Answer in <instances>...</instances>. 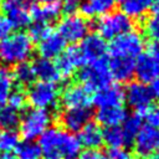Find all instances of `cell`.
Returning <instances> with one entry per match:
<instances>
[{"instance_id":"1","label":"cell","mask_w":159,"mask_h":159,"mask_svg":"<svg viewBox=\"0 0 159 159\" xmlns=\"http://www.w3.org/2000/svg\"><path fill=\"white\" fill-rule=\"evenodd\" d=\"M41 159H75L80 155L81 144L71 132L50 127L39 138Z\"/></svg>"},{"instance_id":"2","label":"cell","mask_w":159,"mask_h":159,"mask_svg":"<svg viewBox=\"0 0 159 159\" xmlns=\"http://www.w3.org/2000/svg\"><path fill=\"white\" fill-rule=\"evenodd\" d=\"M34 52V41L25 31L11 32L0 41V61L6 65H17L27 61Z\"/></svg>"},{"instance_id":"3","label":"cell","mask_w":159,"mask_h":159,"mask_svg":"<svg viewBox=\"0 0 159 159\" xmlns=\"http://www.w3.org/2000/svg\"><path fill=\"white\" fill-rule=\"evenodd\" d=\"M52 124V113L42 108H30L26 109L22 116H20V135L25 140H35L41 137V134L48 129Z\"/></svg>"},{"instance_id":"4","label":"cell","mask_w":159,"mask_h":159,"mask_svg":"<svg viewBox=\"0 0 159 159\" xmlns=\"http://www.w3.org/2000/svg\"><path fill=\"white\" fill-rule=\"evenodd\" d=\"M78 81L81 82V86H83L88 92H96L111 84L112 76L109 72L108 62L102 58L82 66L78 72Z\"/></svg>"},{"instance_id":"5","label":"cell","mask_w":159,"mask_h":159,"mask_svg":"<svg viewBox=\"0 0 159 159\" xmlns=\"http://www.w3.org/2000/svg\"><path fill=\"white\" fill-rule=\"evenodd\" d=\"M144 50V39L140 32L130 30L111 40L108 52L111 57L137 58Z\"/></svg>"},{"instance_id":"6","label":"cell","mask_w":159,"mask_h":159,"mask_svg":"<svg viewBox=\"0 0 159 159\" xmlns=\"http://www.w3.org/2000/svg\"><path fill=\"white\" fill-rule=\"evenodd\" d=\"M133 19H130L122 11L107 12L102 15L96 22L97 34L104 40H112L127 31L133 30Z\"/></svg>"},{"instance_id":"7","label":"cell","mask_w":159,"mask_h":159,"mask_svg":"<svg viewBox=\"0 0 159 159\" xmlns=\"http://www.w3.org/2000/svg\"><path fill=\"white\" fill-rule=\"evenodd\" d=\"M27 102L35 108H56L60 99V89L56 83L37 81L29 86L26 93Z\"/></svg>"},{"instance_id":"8","label":"cell","mask_w":159,"mask_h":159,"mask_svg":"<svg viewBox=\"0 0 159 159\" xmlns=\"http://www.w3.org/2000/svg\"><path fill=\"white\" fill-rule=\"evenodd\" d=\"M91 22L87 17L77 12H68L57 24V32L61 37L72 45L80 42L89 34Z\"/></svg>"},{"instance_id":"9","label":"cell","mask_w":159,"mask_h":159,"mask_svg":"<svg viewBox=\"0 0 159 159\" xmlns=\"http://www.w3.org/2000/svg\"><path fill=\"white\" fill-rule=\"evenodd\" d=\"M154 96L150 87L139 81L130 82L124 89V101L137 111H144L153 103Z\"/></svg>"},{"instance_id":"10","label":"cell","mask_w":159,"mask_h":159,"mask_svg":"<svg viewBox=\"0 0 159 159\" xmlns=\"http://www.w3.org/2000/svg\"><path fill=\"white\" fill-rule=\"evenodd\" d=\"M78 48L83 57L84 65L104 58L106 53L108 52V45L106 40L98 34H88L80 41Z\"/></svg>"},{"instance_id":"11","label":"cell","mask_w":159,"mask_h":159,"mask_svg":"<svg viewBox=\"0 0 159 159\" xmlns=\"http://www.w3.org/2000/svg\"><path fill=\"white\" fill-rule=\"evenodd\" d=\"M134 150L142 158H149L159 149V128L144 125L137 133L134 140Z\"/></svg>"},{"instance_id":"12","label":"cell","mask_w":159,"mask_h":159,"mask_svg":"<svg viewBox=\"0 0 159 159\" xmlns=\"http://www.w3.org/2000/svg\"><path fill=\"white\" fill-rule=\"evenodd\" d=\"M2 14L10 20L14 29H25L31 24V15L29 7L17 2L16 0H2L1 4Z\"/></svg>"},{"instance_id":"13","label":"cell","mask_w":159,"mask_h":159,"mask_svg":"<svg viewBox=\"0 0 159 159\" xmlns=\"http://www.w3.org/2000/svg\"><path fill=\"white\" fill-rule=\"evenodd\" d=\"M61 96V103L66 108H86L92 103L89 92L78 83L68 84Z\"/></svg>"},{"instance_id":"14","label":"cell","mask_w":159,"mask_h":159,"mask_svg":"<svg viewBox=\"0 0 159 159\" xmlns=\"http://www.w3.org/2000/svg\"><path fill=\"white\" fill-rule=\"evenodd\" d=\"M92 112L89 107L86 108H66L61 114V123L66 130L78 133L88 122H91Z\"/></svg>"},{"instance_id":"15","label":"cell","mask_w":159,"mask_h":159,"mask_svg":"<svg viewBox=\"0 0 159 159\" xmlns=\"http://www.w3.org/2000/svg\"><path fill=\"white\" fill-rule=\"evenodd\" d=\"M92 103L97 108L123 106L124 103V91L118 84H108L98 91H96Z\"/></svg>"},{"instance_id":"16","label":"cell","mask_w":159,"mask_h":159,"mask_svg":"<svg viewBox=\"0 0 159 159\" xmlns=\"http://www.w3.org/2000/svg\"><path fill=\"white\" fill-rule=\"evenodd\" d=\"M134 75L142 83H152L159 76V62L149 53H142L135 60Z\"/></svg>"},{"instance_id":"17","label":"cell","mask_w":159,"mask_h":159,"mask_svg":"<svg viewBox=\"0 0 159 159\" xmlns=\"http://www.w3.org/2000/svg\"><path fill=\"white\" fill-rule=\"evenodd\" d=\"M66 43L67 42L61 37V35L52 30L47 36H45L42 40L39 41L37 52L40 57L52 60V58L58 57L65 51Z\"/></svg>"},{"instance_id":"18","label":"cell","mask_w":159,"mask_h":159,"mask_svg":"<svg viewBox=\"0 0 159 159\" xmlns=\"http://www.w3.org/2000/svg\"><path fill=\"white\" fill-rule=\"evenodd\" d=\"M134 66L135 60L129 57H111V61L108 62L112 78L119 83L130 81L134 76Z\"/></svg>"},{"instance_id":"19","label":"cell","mask_w":159,"mask_h":159,"mask_svg":"<svg viewBox=\"0 0 159 159\" xmlns=\"http://www.w3.org/2000/svg\"><path fill=\"white\" fill-rule=\"evenodd\" d=\"M78 142L81 147L87 149H97L103 144V130L98 123L88 122L78 132Z\"/></svg>"},{"instance_id":"20","label":"cell","mask_w":159,"mask_h":159,"mask_svg":"<svg viewBox=\"0 0 159 159\" xmlns=\"http://www.w3.org/2000/svg\"><path fill=\"white\" fill-rule=\"evenodd\" d=\"M31 65L34 68L35 77L39 78V81L52 82V83L61 81V76L53 61L43 57H37Z\"/></svg>"},{"instance_id":"21","label":"cell","mask_w":159,"mask_h":159,"mask_svg":"<svg viewBox=\"0 0 159 159\" xmlns=\"http://www.w3.org/2000/svg\"><path fill=\"white\" fill-rule=\"evenodd\" d=\"M62 12V5L60 1L45 4V5H35L30 10L31 20L37 22H46L50 24L58 19V16Z\"/></svg>"},{"instance_id":"22","label":"cell","mask_w":159,"mask_h":159,"mask_svg":"<svg viewBox=\"0 0 159 159\" xmlns=\"http://www.w3.org/2000/svg\"><path fill=\"white\" fill-rule=\"evenodd\" d=\"M116 2V0H82L78 5L80 14L84 17L102 16L113 11Z\"/></svg>"},{"instance_id":"23","label":"cell","mask_w":159,"mask_h":159,"mask_svg":"<svg viewBox=\"0 0 159 159\" xmlns=\"http://www.w3.org/2000/svg\"><path fill=\"white\" fill-rule=\"evenodd\" d=\"M125 117H127V112H125L123 106L98 108V111L96 113V118L98 120V124H102L104 127L119 125L123 123Z\"/></svg>"},{"instance_id":"24","label":"cell","mask_w":159,"mask_h":159,"mask_svg":"<svg viewBox=\"0 0 159 159\" xmlns=\"http://www.w3.org/2000/svg\"><path fill=\"white\" fill-rule=\"evenodd\" d=\"M153 0H124L120 2L122 12L130 19H140L152 7Z\"/></svg>"},{"instance_id":"25","label":"cell","mask_w":159,"mask_h":159,"mask_svg":"<svg viewBox=\"0 0 159 159\" xmlns=\"http://www.w3.org/2000/svg\"><path fill=\"white\" fill-rule=\"evenodd\" d=\"M143 127V118L142 114L139 113H132L129 116L125 117V119L122 123V130L125 135V139L128 142V145L133 143L137 133L140 130V128Z\"/></svg>"},{"instance_id":"26","label":"cell","mask_w":159,"mask_h":159,"mask_svg":"<svg viewBox=\"0 0 159 159\" xmlns=\"http://www.w3.org/2000/svg\"><path fill=\"white\" fill-rule=\"evenodd\" d=\"M15 88V81L12 73L5 66H0V109L5 107L7 98Z\"/></svg>"},{"instance_id":"27","label":"cell","mask_w":159,"mask_h":159,"mask_svg":"<svg viewBox=\"0 0 159 159\" xmlns=\"http://www.w3.org/2000/svg\"><path fill=\"white\" fill-rule=\"evenodd\" d=\"M103 143H106L111 149L124 148L128 145L125 135L119 125L107 127L106 130H103Z\"/></svg>"},{"instance_id":"28","label":"cell","mask_w":159,"mask_h":159,"mask_svg":"<svg viewBox=\"0 0 159 159\" xmlns=\"http://www.w3.org/2000/svg\"><path fill=\"white\" fill-rule=\"evenodd\" d=\"M11 73H12L14 81H16L20 86H30L34 83V81L36 78L35 73H34L32 65L27 61L15 65V68Z\"/></svg>"},{"instance_id":"29","label":"cell","mask_w":159,"mask_h":159,"mask_svg":"<svg viewBox=\"0 0 159 159\" xmlns=\"http://www.w3.org/2000/svg\"><path fill=\"white\" fill-rule=\"evenodd\" d=\"M14 153L16 159H41V149L35 140L20 142Z\"/></svg>"},{"instance_id":"30","label":"cell","mask_w":159,"mask_h":159,"mask_svg":"<svg viewBox=\"0 0 159 159\" xmlns=\"http://www.w3.org/2000/svg\"><path fill=\"white\" fill-rule=\"evenodd\" d=\"M20 143V134L15 129H4L0 132V152H15Z\"/></svg>"},{"instance_id":"31","label":"cell","mask_w":159,"mask_h":159,"mask_svg":"<svg viewBox=\"0 0 159 159\" xmlns=\"http://www.w3.org/2000/svg\"><path fill=\"white\" fill-rule=\"evenodd\" d=\"M20 112L10 108L2 107L0 109V128L4 129H15L20 123Z\"/></svg>"},{"instance_id":"32","label":"cell","mask_w":159,"mask_h":159,"mask_svg":"<svg viewBox=\"0 0 159 159\" xmlns=\"http://www.w3.org/2000/svg\"><path fill=\"white\" fill-rule=\"evenodd\" d=\"M52 31V27L50 24L46 22H37L34 21L32 24L29 25V36L31 37L32 41H40L42 40L45 36H47L50 32Z\"/></svg>"},{"instance_id":"33","label":"cell","mask_w":159,"mask_h":159,"mask_svg":"<svg viewBox=\"0 0 159 159\" xmlns=\"http://www.w3.org/2000/svg\"><path fill=\"white\" fill-rule=\"evenodd\" d=\"M143 31L148 37L159 40V14H153L144 20Z\"/></svg>"},{"instance_id":"34","label":"cell","mask_w":159,"mask_h":159,"mask_svg":"<svg viewBox=\"0 0 159 159\" xmlns=\"http://www.w3.org/2000/svg\"><path fill=\"white\" fill-rule=\"evenodd\" d=\"M55 65H56L57 71H58V73H60V76H61V80H63V78H70V77L75 73L76 67L73 66V63H72L63 53H61L58 57H56Z\"/></svg>"},{"instance_id":"35","label":"cell","mask_w":159,"mask_h":159,"mask_svg":"<svg viewBox=\"0 0 159 159\" xmlns=\"http://www.w3.org/2000/svg\"><path fill=\"white\" fill-rule=\"evenodd\" d=\"M26 102H27L26 94L21 89L14 88L12 92L10 93L9 98H7L6 104H7V107H10V108H12V109H15L17 112H20L26 106Z\"/></svg>"},{"instance_id":"36","label":"cell","mask_w":159,"mask_h":159,"mask_svg":"<svg viewBox=\"0 0 159 159\" xmlns=\"http://www.w3.org/2000/svg\"><path fill=\"white\" fill-rule=\"evenodd\" d=\"M143 120H145L147 125L159 128V104H150L143 111L142 114Z\"/></svg>"},{"instance_id":"37","label":"cell","mask_w":159,"mask_h":159,"mask_svg":"<svg viewBox=\"0 0 159 159\" xmlns=\"http://www.w3.org/2000/svg\"><path fill=\"white\" fill-rule=\"evenodd\" d=\"M12 30H14V26L10 22V20L2 12H0V41L7 37L12 32Z\"/></svg>"},{"instance_id":"38","label":"cell","mask_w":159,"mask_h":159,"mask_svg":"<svg viewBox=\"0 0 159 159\" xmlns=\"http://www.w3.org/2000/svg\"><path fill=\"white\" fill-rule=\"evenodd\" d=\"M108 158L109 159H134L133 154L130 152L125 150L124 148L111 149L108 153Z\"/></svg>"},{"instance_id":"39","label":"cell","mask_w":159,"mask_h":159,"mask_svg":"<svg viewBox=\"0 0 159 159\" xmlns=\"http://www.w3.org/2000/svg\"><path fill=\"white\" fill-rule=\"evenodd\" d=\"M81 159H109L108 155L102 153L101 150L97 149H88L84 153H82Z\"/></svg>"},{"instance_id":"40","label":"cell","mask_w":159,"mask_h":159,"mask_svg":"<svg viewBox=\"0 0 159 159\" xmlns=\"http://www.w3.org/2000/svg\"><path fill=\"white\" fill-rule=\"evenodd\" d=\"M148 53L159 62V40H153L148 46Z\"/></svg>"},{"instance_id":"41","label":"cell","mask_w":159,"mask_h":159,"mask_svg":"<svg viewBox=\"0 0 159 159\" xmlns=\"http://www.w3.org/2000/svg\"><path fill=\"white\" fill-rule=\"evenodd\" d=\"M82 0H63V6L62 9H65V11L68 12H75V10L78 7L80 2Z\"/></svg>"},{"instance_id":"42","label":"cell","mask_w":159,"mask_h":159,"mask_svg":"<svg viewBox=\"0 0 159 159\" xmlns=\"http://www.w3.org/2000/svg\"><path fill=\"white\" fill-rule=\"evenodd\" d=\"M150 89H152V92H153L154 98H159V76L152 82Z\"/></svg>"},{"instance_id":"43","label":"cell","mask_w":159,"mask_h":159,"mask_svg":"<svg viewBox=\"0 0 159 159\" xmlns=\"http://www.w3.org/2000/svg\"><path fill=\"white\" fill-rule=\"evenodd\" d=\"M0 159H16V157L14 152H7V153L0 152Z\"/></svg>"},{"instance_id":"44","label":"cell","mask_w":159,"mask_h":159,"mask_svg":"<svg viewBox=\"0 0 159 159\" xmlns=\"http://www.w3.org/2000/svg\"><path fill=\"white\" fill-rule=\"evenodd\" d=\"M152 9H153V14H159V0H153Z\"/></svg>"},{"instance_id":"45","label":"cell","mask_w":159,"mask_h":159,"mask_svg":"<svg viewBox=\"0 0 159 159\" xmlns=\"http://www.w3.org/2000/svg\"><path fill=\"white\" fill-rule=\"evenodd\" d=\"M36 2H39V5H45V4H51V2H56L60 0H34Z\"/></svg>"},{"instance_id":"46","label":"cell","mask_w":159,"mask_h":159,"mask_svg":"<svg viewBox=\"0 0 159 159\" xmlns=\"http://www.w3.org/2000/svg\"><path fill=\"white\" fill-rule=\"evenodd\" d=\"M149 159H159V149H158L157 152H154V153L149 157Z\"/></svg>"},{"instance_id":"47","label":"cell","mask_w":159,"mask_h":159,"mask_svg":"<svg viewBox=\"0 0 159 159\" xmlns=\"http://www.w3.org/2000/svg\"><path fill=\"white\" fill-rule=\"evenodd\" d=\"M116 1H117V2H123L124 0H116Z\"/></svg>"},{"instance_id":"48","label":"cell","mask_w":159,"mask_h":159,"mask_svg":"<svg viewBox=\"0 0 159 159\" xmlns=\"http://www.w3.org/2000/svg\"><path fill=\"white\" fill-rule=\"evenodd\" d=\"M1 4H2V0H0V7H1Z\"/></svg>"}]
</instances>
